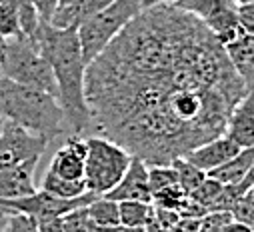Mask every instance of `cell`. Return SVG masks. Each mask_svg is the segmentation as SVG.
I'll return each mask as SVG.
<instances>
[{
  "label": "cell",
  "instance_id": "6da1fadb",
  "mask_svg": "<svg viewBox=\"0 0 254 232\" xmlns=\"http://www.w3.org/2000/svg\"><path fill=\"white\" fill-rule=\"evenodd\" d=\"M246 92L210 28L172 4L140 10L84 76L90 122L148 166L222 136Z\"/></svg>",
  "mask_w": 254,
  "mask_h": 232
},
{
  "label": "cell",
  "instance_id": "7a4b0ae2",
  "mask_svg": "<svg viewBox=\"0 0 254 232\" xmlns=\"http://www.w3.org/2000/svg\"><path fill=\"white\" fill-rule=\"evenodd\" d=\"M34 40L50 62L66 124L72 134H82L90 124V112L84 98L86 62L82 58L76 26L54 28L50 22H40Z\"/></svg>",
  "mask_w": 254,
  "mask_h": 232
},
{
  "label": "cell",
  "instance_id": "3957f363",
  "mask_svg": "<svg viewBox=\"0 0 254 232\" xmlns=\"http://www.w3.org/2000/svg\"><path fill=\"white\" fill-rule=\"evenodd\" d=\"M0 114L48 140L62 134L66 128V116L56 96L34 86L18 84L0 74Z\"/></svg>",
  "mask_w": 254,
  "mask_h": 232
},
{
  "label": "cell",
  "instance_id": "277c9868",
  "mask_svg": "<svg viewBox=\"0 0 254 232\" xmlns=\"http://www.w3.org/2000/svg\"><path fill=\"white\" fill-rule=\"evenodd\" d=\"M0 66H2L4 78L14 80L18 84L40 88V90L50 92L52 96L58 98L56 80H54L50 62L40 52L34 36L20 34V36L8 38L6 56H4V62Z\"/></svg>",
  "mask_w": 254,
  "mask_h": 232
},
{
  "label": "cell",
  "instance_id": "5b68a950",
  "mask_svg": "<svg viewBox=\"0 0 254 232\" xmlns=\"http://www.w3.org/2000/svg\"><path fill=\"white\" fill-rule=\"evenodd\" d=\"M140 0H114L82 24H78V40L86 66L120 34L136 14H140Z\"/></svg>",
  "mask_w": 254,
  "mask_h": 232
},
{
  "label": "cell",
  "instance_id": "8992f818",
  "mask_svg": "<svg viewBox=\"0 0 254 232\" xmlns=\"http://www.w3.org/2000/svg\"><path fill=\"white\" fill-rule=\"evenodd\" d=\"M132 154L106 136L86 138V158H84V184L86 190L96 194H106L114 188L124 172L128 170Z\"/></svg>",
  "mask_w": 254,
  "mask_h": 232
},
{
  "label": "cell",
  "instance_id": "52a82bcc",
  "mask_svg": "<svg viewBox=\"0 0 254 232\" xmlns=\"http://www.w3.org/2000/svg\"><path fill=\"white\" fill-rule=\"evenodd\" d=\"M50 140L44 134H36L12 120H4L0 128V170L18 162L40 158Z\"/></svg>",
  "mask_w": 254,
  "mask_h": 232
},
{
  "label": "cell",
  "instance_id": "ba28073f",
  "mask_svg": "<svg viewBox=\"0 0 254 232\" xmlns=\"http://www.w3.org/2000/svg\"><path fill=\"white\" fill-rule=\"evenodd\" d=\"M102 196H106L110 200H116V202H122V200L152 202V190H150V184H148V166H146V162L132 156L130 166L124 172L120 182Z\"/></svg>",
  "mask_w": 254,
  "mask_h": 232
},
{
  "label": "cell",
  "instance_id": "9c48e42d",
  "mask_svg": "<svg viewBox=\"0 0 254 232\" xmlns=\"http://www.w3.org/2000/svg\"><path fill=\"white\" fill-rule=\"evenodd\" d=\"M84 158H86V138L82 134H70L60 146L50 162V172L68 180H84Z\"/></svg>",
  "mask_w": 254,
  "mask_h": 232
},
{
  "label": "cell",
  "instance_id": "30bf717a",
  "mask_svg": "<svg viewBox=\"0 0 254 232\" xmlns=\"http://www.w3.org/2000/svg\"><path fill=\"white\" fill-rule=\"evenodd\" d=\"M40 158H30L0 170V198H22L34 194V174Z\"/></svg>",
  "mask_w": 254,
  "mask_h": 232
},
{
  "label": "cell",
  "instance_id": "8fae6325",
  "mask_svg": "<svg viewBox=\"0 0 254 232\" xmlns=\"http://www.w3.org/2000/svg\"><path fill=\"white\" fill-rule=\"evenodd\" d=\"M238 152H240V146L236 142H232L226 134H222V136H216V138L196 146L194 150H190L188 154H184V158L190 164H194L196 168H200L202 172L208 174L210 170L228 162Z\"/></svg>",
  "mask_w": 254,
  "mask_h": 232
},
{
  "label": "cell",
  "instance_id": "7c38bea8",
  "mask_svg": "<svg viewBox=\"0 0 254 232\" xmlns=\"http://www.w3.org/2000/svg\"><path fill=\"white\" fill-rule=\"evenodd\" d=\"M224 134L240 148L254 146V88H250L246 96L234 106Z\"/></svg>",
  "mask_w": 254,
  "mask_h": 232
},
{
  "label": "cell",
  "instance_id": "4fadbf2b",
  "mask_svg": "<svg viewBox=\"0 0 254 232\" xmlns=\"http://www.w3.org/2000/svg\"><path fill=\"white\" fill-rule=\"evenodd\" d=\"M202 22L210 28V32L216 36V40L222 46H226L228 42H232L234 38H238L244 32L238 22V2L236 0H220L214 6V10Z\"/></svg>",
  "mask_w": 254,
  "mask_h": 232
},
{
  "label": "cell",
  "instance_id": "5bb4252c",
  "mask_svg": "<svg viewBox=\"0 0 254 232\" xmlns=\"http://www.w3.org/2000/svg\"><path fill=\"white\" fill-rule=\"evenodd\" d=\"M110 2H114V0H70L66 4H58L56 12L50 18V24L54 28H78V24H82L98 10L106 8Z\"/></svg>",
  "mask_w": 254,
  "mask_h": 232
},
{
  "label": "cell",
  "instance_id": "9a60e30c",
  "mask_svg": "<svg viewBox=\"0 0 254 232\" xmlns=\"http://www.w3.org/2000/svg\"><path fill=\"white\" fill-rule=\"evenodd\" d=\"M224 48H226V54L230 58L234 70L242 76L246 88L248 90L254 88V34L242 32L238 38L228 42Z\"/></svg>",
  "mask_w": 254,
  "mask_h": 232
},
{
  "label": "cell",
  "instance_id": "2e32d148",
  "mask_svg": "<svg viewBox=\"0 0 254 232\" xmlns=\"http://www.w3.org/2000/svg\"><path fill=\"white\" fill-rule=\"evenodd\" d=\"M252 164H254V146L240 148V152L234 154L228 162L210 170L208 176L216 178L222 184H238L248 176V172L252 170Z\"/></svg>",
  "mask_w": 254,
  "mask_h": 232
},
{
  "label": "cell",
  "instance_id": "e0dca14e",
  "mask_svg": "<svg viewBox=\"0 0 254 232\" xmlns=\"http://www.w3.org/2000/svg\"><path fill=\"white\" fill-rule=\"evenodd\" d=\"M118 216L120 224L126 228H144L154 216V206L152 202L122 200L118 202Z\"/></svg>",
  "mask_w": 254,
  "mask_h": 232
},
{
  "label": "cell",
  "instance_id": "ac0fdd59",
  "mask_svg": "<svg viewBox=\"0 0 254 232\" xmlns=\"http://www.w3.org/2000/svg\"><path fill=\"white\" fill-rule=\"evenodd\" d=\"M42 190H46L58 198H76L86 192V184H84V180H68V178H62L58 174L48 170L42 178Z\"/></svg>",
  "mask_w": 254,
  "mask_h": 232
},
{
  "label": "cell",
  "instance_id": "d6986e66",
  "mask_svg": "<svg viewBox=\"0 0 254 232\" xmlns=\"http://www.w3.org/2000/svg\"><path fill=\"white\" fill-rule=\"evenodd\" d=\"M86 208L88 220L94 224H102V226H112V224H120V216H118V202L110 200L106 196H98L96 200H92Z\"/></svg>",
  "mask_w": 254,
  "mask_h": 232
},
{
  "label": "cell",
  "instance_id": "ffe728a7",
  "mask_svg": "<svg viewBox=\"0 0 254 232\" xmlns=\"http://www.w3.org/2000/svg\"><path fill=\"white\" fill-rule=\"evenodd\" d=\"M176 170L178 176V186L184 190V194H190L194 188H198L202 184V180L206 178V172H202L200 168H196L194 164H190L184 156H178L170 162Z\"/></svg>",
  "mask_w": 254,
  "mask_h": 232
},
{
  "label": "cell",
  "instance_id": "44dd1931",
  "mask_svg": "<svg viewBox=\"0 0 254 232\" xmlns=\"http://www.w3.org/2000/svg\"><path fill=\"white\" fill-rule=\"evenodd\" d=\"M0 4H10L16 10L22 34H26V36L36 34V30L40 26V16L32 4V0H0Z\"/></svg>",
  "mask_w": 254,
  "mask_h": 232
},
{
  "label": "cell",
  "instance_id": "7402d4cb",
  "mask_svg": "<svg viewBox=\"0 0 254 232\" xmlns=\"http://www.w3.org/2000/svg\"><path fill=\"white\" fill-rule=\"evenodd\" d=\"M220 190H222V182H218L216 178H212V176L206 174V178L202 180V184L190 192L188 198L192 200L194 204H198L200 208H204V212H210L214 208V202H216Z\"/></svg>",
  "mask_w": 254,
  "mask_h": 232
},
{
  "label": "cell",
  "instance_id": "603a6c76",
  "mask_svg": "<svg viewBox=\"0 0 254 232\" xmlns=\"http://www.w3.org/2000/svg\"><path fill=\"white\" fill-rule=\"evenodd\" d=\"M186 202H188V194H184V190L178 184L162 188V190L152 194V206L166 208V210H176V212H180V216H182V210H184Z\"/></svg>",
  "mask_w": 254,
  "mask_h": 232
},
{
  "label": "cell",
  "instance_id": "cb8c5ba5",
  "mask_svg": "<svg viewBox=\"0 0 254 232\" xmlns=\"http://www.w3.org/2000/svg\"><path fill=\"white\" fill-rule=\"evenodd\" d=\"M148 184H150L152 194L162 190V188L178 184V176H176L174 166L172 164H152V166H148Z\"/></svg>",
  "mask_w": 254,
  "mask_h": 232
},
{
  "label": "cell",
  "instance_id": "d4e9b609",
  "mask_svg": "<svg viewBox=\"0 0 254 232\" xmlns=\"http://www.w3.org/2000/svg\"><path fill=\"white\" fill-rule=\"evenodd\" d=\"M232 212L228 210H212L198 218V232H222L232 222Z\"/></svg>",
  "mask_w": 254,
  "mask_h": 232
},
{
  "label": "cell",
  "instance_id": "484cf974",
  "mask_svg": "<svg viewBox=\"0 0 254 232\" xmlns=\"http://www.w3.org/2000/svg\"><path fill=\"white\" fill-rule=\"evenodd\" d=\"M20 34H22V28H20L16 10L10 4H0V36L14 38Z\"/></svg>",
  "mask_w": 254,
  "mask_h": 232
},
{
  "label": "cell",
  "instance_id": "4316f807",
  "mask_svg": "<svg viewBox=\"0 0 254 232\" xmlns=\"http://www.w3.org/2000/svg\"><path fill=\"white\" fill-rule=\"evenodd\" d=\"M220 2V0H174V4L178 10L182 12H188V14H192L200 20H204L212 10L214 6Z\"/></svg>",
  "mask_w": 254,
  "mask_h": 232
},
{
  "label": "cell",
  "instance_id": "83f0119b",
  "mask_svg": "<svg viewBox=\"0 0 254 232\" xmlns=\"http://www.w3.org/2000/svg\"><path fill=\"white\" fill-rule=\"evenodd\" d=\"M88 214L86 208H76L62 216V232H88Z\"/></svg>",
  "mask_w": 254,
  "mask_h": 232
},
{
  "label": "cell",
  "instance_id": "f1b7e54d",
  "mask_svg": "<svg viewBox=\"0 0 254 232\" xmlns=\"http://www.w3.org/2000/svg\"><path fill=\"white\" fill-rule=\"evenodd\" d=\"M36 228H38V220L34 216L14 212V214H8V220L2 232H36Z\"/></svg>",
  "mask_w": 254,
  "mask_h": 232
},
{
  "label": "cell",
  "instance_id": "f546056e",
  "mask_svg": "<svg viewBox=\"0 0 254 232\" xmlns=\"http://www.w3.org/2000/svg\"><path fill=\"white\" fill-rule=\"evenodd\" d=\"M238 22L244 32L254 34V0L238 4Z\"/></svg>",
  "mask_w": 254,
  "mask_h": 232
},
{
  "label": "cell",
  "instance_id": "4dcf8cb0",
  "mask_svg": "<svg viewBox=\"0 0 254 232\" xmlns=\"http://www.w3.org/2000/svg\"><path fill=\"white\" fill-rule=\"evenodd\" d=\"M32 4L40 16V22H50L52 14L56 12L60 0H32Z\"/></svg>",
  "mask_w": 254,
  "mask_h": 232
},
{
  "label": "cell",
  "instance_id": "1f68e13d",
  "mask_svg": "<svg viewBox=\"0 0 254 232\" xmlns=\"http://www.w3.org/2000/svg\"><path fill=\"white\" fill-rule=\"evenodd\" d=\"M154 218H156V222L164 228V232L174 224V222H178L182 216H180V212H176V210H166V208H156L154 206Z\"/></svg>",
  "mask_w": 254,
  "mask_h": 232
},
{
  "label": "cell",
  "instance_id": "d6a6232c",
  "mask_svg": "<svg viewBox=\"0 0 254 232\" xmlns=\"http://www.w3.org/2000/svg\"><path fill=\"white\" fill-rule=\"evenodd\" d=\"M166 232H198V218L182 216L178 222H174Z\"/></svg>",
  "mask_w": 254,
  "mask_h": 232
},
{
  "label": "cell",
  "instance_id": "836d02e7",
  "mask_svg": "<svg viewBox=\"0 0 254 232\" xmlns=\"http://www.w3.org/2000/svg\"><path fill=\"white\" fill-rule=\"evenodd\" d=\"M36 232H62V216L52 218H40Z\"/></svg>",
  "mask_w": 254,
  "mask_h": 232
},
{
  "label": "cell",
  "instance_id": "e575fe53",
  "mask_svg": "<svg viewBox=\"0 0 254 232\" xmlns=\"http://www.w3.org/2000/svg\"><path fill=\"white\" fill-rule=\"evenodd\" d=\"M88 232H126V226H122V224L102 226V224H94V222H88Z\"/></svg>",
  "mask_w": 254,
  "mask_h": 232
},
{
  "label": "cell",
  "instance_id": "d590c367",
  "mask_svg": "<svg viewBox=\"0 0 254 232\" xmlns=\"http://www.w3.org/2000/svg\"><path fill=\"white\" fill-rule=\"evenodd\" d=\"M222 232H254V228H250L248 224H244L240 220H232Z\"/></svg>",
  "mask_w": 254,
  "mask_h": 232
},
{
  "label": "cell",
  "instance_id": "8d00e7d4",
  "mask_svg": "<svg viewBox=\"0 0 254 232\" xmlns=\"http://www.w3.org/2000/svg\"><path fill=\"white\" fill-rule=\"evenodd\" d=\"M158 4H174V0H140L142 10L150 8V6H158Z\"/></svg>",
  "mask_w": 254,
  "mask_h": 232
},
{
  "label": "cell",
  "instance_id": "74e56055",
  "mask_svg": "<svg viewBox=\"0 0 254 232\" xmlns=\"http://www.w3.org/2000/svg\"><path fill=\"white\" fill-rule=\"evenodd\" d=\"M144 232H164V228H162V226L156 222V218L152 216V220H150V222L144 226Z\"/></svg>",
  "mask_w": 254,
  "mask_h": 232
},
{
  "label": "cell",
  "instance_id": "f35d334b",
  "mask_svg": "<svg viewBox=\"0 0 254 232\" xmlns=\"http://www.w3.org/2000/svg\"><path fill=\"white\" fill-rule=\"evenodd\" d=\"M6 46H8V38L0 36V64L4 62V56H6Z\"/></svg>",
  "mask_w": 254,
  "mask_h": 232
},
{
  "label": "cell",
  "instance_id": "ab89813d",
  "mask_svg": "<svg viewBox=\"0 0 254 232\" xmlns=\"http://www.w3.org/2000/svg\"><path fill=\"white\" fill-rule=\"evenodd\" d=\"M244 196H246V198H248V200L254 204V184H252V186H250V188L244 192Z\"/></svg>",
  "mask_w": 254,
  "mask_h": 232
},
{
  "label": "cell",
  "instance_id": "60d3db41",
  "mask_svg": "<svg viewBox=\"0 0 254 232\" xmlns=\"http://www.w3.org/2000/svg\"><path fill=\"white\" fill-rule=\"evenodd\" d=\"M6 220H8V214H2V212H0V232L4 230V226H6Z\"/></svg>",
  "mask_w": 254,
  "mask_h": 232
},
{
  "label": "cell",
  "instance_id": "b9f144b4",
  "mask_svg": "<svg viewBox=\"0 0 254 232\" xmlns=\"http://www.w3.org/2000/svg\"><path fill=\"white\" fill-rule=\"evenodd\" d=\"M126 232H144V228H126Z\"/></svg>",
  "mask_w": 254,
  "mask_h": 232
},
{
  "label": "cell",
  "instance_id": "7bdbcfd3",
  "mask_svg": "<svg viewBox=\"0 0 254 232\" xmlns=\"http://www.w3.org/2000/svg\"><path fill=\"white\" fill-rule=\"evenodd\" d=\"M2 122H4V118H2V114H0V128H2Z\"/></svg>",
  "mask_w": 254,
  "mask_h": 232
},
{
  "label": "cell",
  "instance_id": "ee69618b",
  "mask_svg": "<svg viewBox=\"0 0 254 232\" xmlns=\"http://www.w3.org/2000/svg\"><path fill=\"white\" fill-rule=\"evenodd\" d=\"M66 2H70V0H60V4H66Z\"/></svg>",
  "mask_w": 254,
  "mask_h": 232
},
{
  "label": "cell",
  "instance_id": "f6af8a7d",
  "mask_svg": "<svg viewBox=\"0 0 254 232\" xmlns=\"http://www.w3.org/2000/svg\"><path fill=\"white\" fill-rule=\"evenodd\" d=\"M236 2H238V4H242V2H248V0H236Z\"/></svg>",
  "mask_w": 254,
  "mask_h": 232
},
{
  "label": "cell",
  "instance_id": "bcb514c9",
  "mask_svg": "<svg viewBox=\"0 0 254 232\" xmlns=\"http://www.w3.org/2000/svg\"><path fill=\"white\" fill-rule=\"evenodd\" d=\"M0 74H2V66H0Z\"/></svg>",
  "mask_w": 254,
  "mask_h": 232
}]
</instances>
